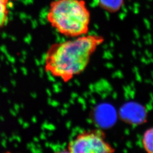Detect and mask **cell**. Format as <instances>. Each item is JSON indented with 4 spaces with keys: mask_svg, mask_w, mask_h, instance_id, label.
<instances>
[{
    "mask_svg": "<svg viewBox=\"0 0 153 153\" xmlns=\"http://www.w3.org/2000/svg\"><path fill=\"white\" fill-rule=\"evenodd\" d=\"M4 153H11V152H4Z\"/></svg>",
    "mask_w": 153,
    "mask_h": 153,
    "instance_id": "cell-8",
    "label": "cell"
},
{
    "mask_svg": "<svg viewBox=\"0 0 153 153\" xmlns=\"http://www.w3.org/2000/svg\"><path fill=\"white\" fill-rule=\"evenodd\" d=\"M100 7L110 13L119 11L124 4V0H98Z\"/></svg>",
    "mask_w": 153,
    "mask_h": 153,
    "instance_id": "cell-4",
    "label": "cell"
},
{
    "mask_svg": "<svg viewBox=\"0 0 153 153\" xmlns=\"http://www.w3.org/2000/svg\"><path fill=\"white\" fill-rule=\"evenodd\" d=\"M142 144L146 153H153V126L144 132L142 138Z\"/></svg>",
    "mask_w": 153,
    "mask_h": 153,
    "instance_id": "cell-5",
    "label": "cell"
},
{
    "mask_svg": "<svg viewBox=\"0 0 153 153\" xmlns=\"http://www.w3.org/2000/svg\"><path fill=\"white\" fill-rule=\"evenodd\" d=\"M9 0H0V28L4 27L9 18Z\"/></svg>",
    "mask_w": 153,
    "mask_h": 153,
    "instance_id": "cell-6",
    "label": "cell"
},
{
    "mask_svg": "<svg viewBox=\"0 0 153 153\" xmlns=\"http://www.w3.org/2000/svg\"><path fill=\"white\" fill-rule=\"evenodd\" d=\"M91 15L84 0H55L47 18L52 27L68 37L88 34Z\"/></svg>",
    "mask_w": 153,
    "mask_h": 153,
    "instance_id": "cell-2",
    "label": "cell"
},
{
    "mask_svg": "<svg viewBox=\"0 0 153 153\" xmlns=\"http://www.w3.org/2000/svg\"><path fill=\"white\" fill-rule=\"evenodd\" d=\"M9 1H10V0H9ZM11 1H16V0H11Z\"/></svg>",
    "mask_w": 153,
    "mask_h": 153,
    "instance_id": "cell-9",
    "label": "cell"
},
{
    "mask_svg": "<svg viewBox=\"0 0 153 153\" xmlns=\"http://www.w3.org/2000/svg\"><path fill=\"white\" fill-rule=\"evenodd\" d=\"M70 153H115L114 147L106 140L100 130H91L78 134L68 143Z\"/></svg>",
    "mask_w": 153,
    "mask_h": 153,
    "instance_id": "cell-3",
    "label": "cell"
},
{
    "mask_svg": "<svg viewBox=\"0 0 153 153\" xmlns=\"http://www.w3.org/2000/svg\"><path fill=\"white\" fill-rule=\"evenodd\" d=\"M104 42L102 36L86 34L52 44L45 55L44 70L68 82L86 69L91 56Z\"/></svg>",
    "mask_w": 153,
    "mask_h": 153,
    "instance_id": "cell-1",
    "label": "cell"
},
{
    "mask_svg": "<svg viewBox=\"0 0 153 153\" xmlns=\"http://www.w3.org/2000/svg\"><path fill=\"white\" fill-rule=\"evenodd\" d=\"M54 153H70L68 151V150H59V151H57Z\"/></svg>",
    "mask_w": 153,
    "mask_h": 153,
    "instance_id": "cell-7",
    "label": "cell"
}]
</instances>
